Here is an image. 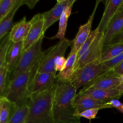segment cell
Instances as JSON below:
<instances>
[{
    "instance_id": "6da1fadb",
    "label": "cell",
    "mask_w": 123,
    "mask_h": 123,
    "mask_svg": "<svg viewBox=\"0 0 123 123\" xmlns=\"http://www.w3.org/2000/svg\"><path fill=\"white\" fill-rule=\"evenodd\" d=\"M76 92L70 81L56 79L52 98L54 123H80L73 105Z\"/></svg>"
},
{
    "instance_id": "7a4b0ae2",
    "label": "cell",
    "mask_w": 123,
    "mask_h": 123,
    "mask_svg": "<svg viewBox=\"0 0 123 123\" xmlns=\"http://www.w3.org/2000/svg\"><path fill=\"white\" fill-rule=\"evenodd\" d=\"M54 85L44 92L30 95L26 123H54L52 98Z\"/></svg>"
},
{
    "instance_id": "3957f363",
    "label": "cell",
    "mask_w": 123,
    "mask_h": 123,
    "mask_svg": "<svg viewBox=\"0 0 123 123\" xmlns=\"http://www.w3.org/2000/svg\"><path fill=\"white\" fill-rule=\"evenodd\" d=\"M38 66L9 80L2 97L14 103L18 107L27 105L30 99L29 84Z\"/></svg>"
},
{
    "instance_id": "277c9868",
    "label": "cell",
    "mask_w": 123,
    "mask_h": 123,
    "mask_svg": "<svg viewBox=\"0 0 123 123\" xmlns=\"http://www.w3.org/2000/svg\"><path fill=\"white\" fill-rule=\"evenodd\" d=\"M44 36L41 37L38 41L26 50H24L13 72L10 74L9 80L23 73L31 70L38 66V63L41 58L43 51L42 47Z\"/></svg>"
},
{
    "instance_id": "5b68a950",
    "label": "cell",
    "mask_w": 123,
    "mask_h": 123,
    "mask_svg": "<svg viewBox=\"0 0 123 123\" xmlns=\"http://www.w3.org/2000/svg\"><path fill=\"white\" fill-rule=\"evenodd\" d=\"M72 44V40L65 38L59 41L57 44L43 51L38 63L37 72H47L56 74L54 64L56 59L60 56H64L67 48Z\"/></svg>"
},
{
    "instance_id": "8992f818",
    "label": "cell",
    "mask_w": 123,
    "mask_h": 123,
    "mask_svg": "<svg viewBox=\"0 0 123 123\" xmlns=\"http://www.w3.org/2000/svg\"><path fill=\"white\" fill-rule=\"evenodd\" d=\"M105 72L102 67V63L88 64L82 68L74 72L70 82L74 88L78 90L81 86L84 87L92 82L97 76Z\"/></svg>"
},
{
    "instance_id": "52a82bcc",
    "label": "cell",
    "mask_w": 123,
    "mask_h": 123,
    "mask_svg": "<svg viewBox=\"0 0 123 123\" xmlns=\"http://www.w3.org/2000/svg\"><path fill=\"white\" fill-rule=\"evenodd\" d=\"M104 46V34L98 32L94 42L85 52L77 60L74 72L85 65L92 62L102 63V54Z\"/></svg>"
},
{
    "instance_id": "ba28073f",
    "label": "cell",
    "mask_w": 123,
    "mask_h": 123,
    "mask_svg": "<svg viewBox=\"0 0 123 123\" xmlns=\"http://www.w3.org/2000/svg\"><path fill=\"white\" fill-rule=\"evenodd\" d=\"M56 79V74L37 71L30 80L29 84L30 94L40 93L49 90L54 86Z\"/></svg>"
},
{
    "instance_id": "9c48e42d",
    "label": "cell",
    "mask_w": 123,
    "mask_h": 123,
    "mask_svg": "<svg viewBox=\"0 0 123 123\" xmlns=\"http://www.w3.org/2000/svg\"><path fill=\"white\" fill-rule=\"evenodd\" d=\"M120 84V76L114 73L112 70H110L100 74L92 82L84 86L83 88H94L102 90H111L117 88Z\"/></svg>"
},
{
    "instance_id": "30bf717a",
    "label": "cell",
    "mask_w": 123,
    "mask_h": 123,
    "mask_svg": "<svg viewBox=\"0 0 123 123\" xmlns=\"http://www.w3.org/2000/svg\"><path fill=\"white\" fill-rule=\"evenodd\" d=\"M30 21L31 28L26 39L24 42V50L28 49L39 40L41 37L44 36V19L42 14H36Z\"/></svg>"
},
{
    "instance_id": "8fae6325",
    "label": "cell",
    "mask_w": 123,
    "mask_h": 123,
    "mask_svg": "<svg viewBox=\"0 0 123 123\" xmlns=\"http://www.w3.org/2000/svg\"><path fill=\"white\" fill-rule=\"evenodd\" d=\"M78 94L88 96L103 103H106L112 99H118L123 96L122 94L117 88L102 90L94 88H82V89H81V90L78 92Z\"/></svg>"
},
{
    "instance_id": "7c38bea8",
    "label": "cell",
    "mask_w": 123,
    "mask_h": 123,
    "mask_svg": "<svg viewBox=\"0 0 123 123\" xmlns=\"http://www.w3.org/2000/svg\"><path fill=\"white\" fill-rule=\"evenodd\" d=\"M100 2V1H96V6L94 8L93 12H92V14L90 15L88 20L84 25H82L79 26L78 33L76 34L74 39L72 40V49H71L72 52L78 53L80 47L82 46V44L85 43V41L90 36L91 32V27H92V22H93L95 14H96V10L98 7V4Z\"/></svg>"
},
{
    "instance_id": "4fadbf2b",
    "label": "cell",
    "mask_w": 123,
    "mask_h": 123,
    "mask_svg": "<svg viewBox=\"0 0 123 123\" xmlns=\"http://www.w3.org/2000/svg\"><path fill=\"white\" fill-rule=\"evenodd\" d=\"M123 5V0H106L103 16L97 29L98 32L105 33L110 22Z\"/></svg>"
},
{
    "instance_id": "5bb4252c",
    "label": "cell",
    "mask_w": 123,
    "mask_h": 123,
    "mask_svg": "<svg viewBox=\"0 0 123 123\" xmlns=\"http://www.w3.org/2000/svg\"><path fill=\"white\" fill-rule=\"evenodd\" d=\"M72 0H57L56 4L50 10L42 13L44 19V32L50 26L60 20V17L67 6L72 2Z\"/></svg>"
},
{
    "instance_id": "9a60e30c",
    "label": "cell",
    "mask_w": 123,
    "mask_h": 123,
    "mask_svg": "<svg viewBox=\"0 0 123 123\" xmlns=\"http://www.w3.org/2000/svg\"><path fill=\"white\" fill-rule=\"evenodd\" d=\"M73 105L76 111L77 115L84 111L92 108H99L100 109L111 108L107 103L101 102L88 96L79 95L78 94L73 101Z\"/></svg>"
},
{
    "instance_id": "2e32d148",
    "label": "cell",
    "mask_w": 123,
    "mask_h": 123,
    "mask_svg": "<svg viewBox=\"0 0 123 123\" xmlns=\"http://www.w3.org/2000/svg\"><path fill=\"white\" fill-rule=\"evenodd\" d=\"M123 31V5L110 22L104 33V45L108 44L115 36Z\"/></svg>"
},
{
    "instance_id": "e0dca14e",
    "label": "cell",
    "mask_w": 123,
    "mask_h": 123,
    "mask_svg": "<svg viewBox=\"0 0 123 123\" xmlns=\"http://www.w3.org/2000/svg\"><path fill=\"white\" fill-rule=\"evenodd\" d=\"M31 28V22L24 17L18 22L13 25L9 32V37L12 43L24 42L26 39Z\"/></svg>"
},
{
    "instance_id": "ac0fdd59",
    "label": "cell",
    "mask_w": 123,
    "mask_h": 123,
    "mask_svg": "<svg viewBox=\"0 0 123 123\" xmlns=\"http://www.w3.org/2000/svg\"><path fill=\"white\" fill-rule=\"evenodd\" d=\"M24 52V42L12 43L7 55L4 64L9 73V75L19 62Z\"/></svg>"
},
{
    "instance_id": "d6986e66",
    "label": "cell",
    "mask_w": 123,
    "mask_h": 123,
    "mask_svg": "<svg viewBox=\"0 0 123 123\" xmlns=\"http://www.w3.org/2000/svg\"><path fill=\"white\" fill-rule=\"evenodd\" d=\"M24 5V0H18L13 9L10 11L7 16L0 22V42L9 33L12 26H13V20L20 6Z\"/></svg>"
},
{
    "instance_id": "ffe728a7",
    "label": "cell",
    "mask_w": 123,
    "mask_h": 123,
    "mask_svg": "<svg viewBox=\"0 0 123 123\" xmlns=\"http://www.w3.org/2000/svg\"><path fill=\"white\" fill-rule=\"evenodd\" d=\"M76 2V0H72V2L68 6L66 7L64 12L61 14L60 19L59 20V28L57 33L54 37H51L50 39H59L60 40H62L66 38L65 35H66V30H67V24L70 16L71 15L73 8V4Z\"/></svg>"
},
{
    "instance_id": "44dd1931",
    "label": "cell",
    "mask_w": 123,
    "mask_h": 123,
    "mask_svg": "<svg viewBox=\"0 0 123 123\" xmlns=\"http://www.w3.org/2000/svg\"><path fill=\"white\" fill-rule=\"evenodd\" d=\"M17 106L4 97H0V123H8L14 112Z\"/></svg>"
},
{
    "instance_id": "7402d4cb",
    "label": "cell",
    "mask_w": 123,
    "mask_h": 123,
    "mask_svg": "<svg viewBox=\"0 0 123 123\" xmlns=\"http://www.w3.org/2000/svg\"><path fill=\"white\" fill-rule=\"evenodd\" d=\"M77 62V52L70 51L67 58L64 68L56 74L58 79L61 80L70 81L72 75L74 72L75 65Z\"/></svg>"
},
{
    "instance_id": "603a6c76",
    "label": "cell",
    "mask_w": 123,
    "mask_h": 123,
    "mask_svg": "<svg viewBox=\"0 0 123 123\" xmlns=\"http://www.w3.org/2000/svg\"><path fill=\"white\" fill-rule=\"evenodd\" d=\"M123 52V43L108 44L103 46L102 50V62L111 60Z\"/></svg>"
},
{
    "instance_id": "cb8c5ba5",
    "label": "cell",
    "mask_w": 123,
    "mask_h": 123,
    "mask_svg": "<svg viewBox=\"0 0 123 123\" xmlns=\"http://www.w3.org/2000/svg\"><path fill=\"white\" fill-rule=\"evenodd\" d=\"M27 114V105L18 107L14 115H13L8 123H26Z\"/></svg>"
},
{
    "instance_id": "d4e9b609",
    "label": "cell",
    "mask_w": 123,
    "mask_h": 123,
    "mask_svg": "<svg viewBox=\"0 0 123 123\" xmlns=\"http://www.w3.org/2000/svg\"><path fill=\"white\" fill-rule=\"evenodd\" d=\"M12 43L10 39L9 33L0 42V68L6 62V55Z\"/></svg>"
},
{
    "instance_id": "484cf974",
    "label": "cell",
    "mask_w": 123,
    "mask_h": 123,
    "mask_svg": "<svg viewBox=\"0 0 123 123\" xmlns=\"http://www.w3.org/2000/svg\"><path fill=\"white\" fill-rule=\"evenodd\" d=\"M18 0H0V22L13 9Z\"/></svg>"
},
{
    "instance_id": "4316f807",
    "label": "cell",
    "mask_w": 123,
    "mask_h": 123,
    "mask_svg": "<svg viewBox=\"0 0 123 123\" xmlns=\"http://www.w3.org/2000/svg\"><path fill=\"white\" fill-rule=\"evenodd\" d=\"M98 31L97 28L96 30H93V31H91V34H90V36L88 37V38H87L86 41L85 42V43L82 44L80 48L79 49V50H78V53H77V60L85 52L86 50L90 48V46H91V44H92V42H94V39L96 38V36L98 34Z\"/></svg>"
},
{
    "instance_id": "83f0119b",
    "label": "cell",
    "mask_w": 123,
    "mask_h": 123,
    "mask_svg": "<svg viewBox=\"0 0 123 123\" xmlns=\"http://www.w3.org/2000/svg\"><path fill=\"white\" fill-rule=\"evenodd\" d=\"M9 81V73L5 64L0 68V97L2 96Z\"/></svg>"
},
{
    "instance_id": "f1b7e54d",
    "label": "cell",
    "mask_w": 123,
    "mask_h": 123,
    "mask_svg": "<svg viewBox=\"0 0 123 123\" xmlns=\"http://www.w3.org/2000/svg\"><path fill=\"white\" fill-rule=\"evenodd\" d=\"M123 61V52L120 54V55H117L115 57L112 58L111 60H108L106 61L102 62V67L105 72L110 70L113 69L115 67H116L117 65L121 63Z\"/></svg>"
},
{
    "instance_id": "f546056e",
    "label": "cell",
    "mask_w": 123,
    "mask_h": 123,
    "mask_svg": "<svg viewBox=\"0 0 123 123\" xmlns=\"http://www.w3.org/2000/svg\"><path fill=\"white\" fill-rule=\"evenodd\" d=\"M100 109L99 108H92V109H87V110L84 111L78 114V117L80 118L81 117H83L89 120H93L96 118Z\"/></svg>"
},
{
    "instance_id": "4dcf8cb0",
    "label": "cell",
    "mask_w": 123,
    "mask_h": 123,
    "mask_svg": "<svg viewBox=\"0 0 123 123\" xmlns=\"http://www.w3.org/2000/svg\"><path fill=\"white\" fill-rule=\"evenodd\" d=\"M67 59L64 56H60L56 59L54 64V68L56 72H60L64 68Z\"/></svg>"
},
{
    "instance_id": "1f68e13d",
    "label": "cell",
    "mask_w": 123,
    "mask_h": 123,
    "mask_svg": "<svg viewBox=\"0 0 123 123\" xmlns=\"http://www.w3.org/2000/svg\"><path fill=\"white\" fill-rule=\"evenodd\" d=\"M106 103L108 105L110 106L111 108H115L118 111L123 114V103L120 100H118V99H112Z\"/></svg>"
},
{
    "instance_id": "d6a6232c",
    "label": "cell",
    "mask_w": 123,
    "mask_h": 123,
    "mask_svg": "<svg viewBox=\"0 0 123 123\" xmlns=\"http://www.w3.org/2000/svg\"><path fill=\"white\" fill-rule=\"evenodd\" d=\"M123 43V31L115 36L110 42L109 44H114V43Z\"/></svg>"
},
{
    "instance_id": "836d02e7",
    "label": "cell",
    "mask_w": 123,
    "mask_h": 123,
    "mask_svg": "<svg viewBox=\"0 0 123 123\" xmlns=\"http://www.w3.org/2000/svg\"><path fill=\"white\" fill-rule=\"evenodd\" d=\"M112 70L114 71V73H115L120 76H123V61Z\"/></svg>"
},
{
    "instance_id": "e575fe53",
    "label": "cell",
    "mask_w": 123,
    "mask_h": 123,
    "mask_svg": "<svg viewBox=\"0 0 123 123\" xmlns=\"http://www.w3.org/2000/svg\"><path fill=\"white\" fill-rule=\"evenodd\" d=\"M38 1L37 0H24V5H26L30 9H32Z\"/></svg>"
},
{
    "instance_id": "d590c367",
    "label": "cell",
    "mask_w": 123,
    "mask_h": 123,
    "mask_svg": "<svg viewBox=\"0 0 123 123\" xmlns=\"http://www.w3.org/2000/svg\"><path fill=\"white\" fill-rule=\"evenodd\" d=\"M117 88L120 91V92L123 95V76H120V84Z\"/></svg>"
},
{
    "instance_id": "8d00e7d4",
    "label": "cell",
    "mask_w": 123,
    "mask_h": 123,
    "mask_svg": "<svg viewBox=\"0 0 123 123\" xmlns=\"http://www.w3.org/2000/svg\"></svg>"
}]
</instances>
